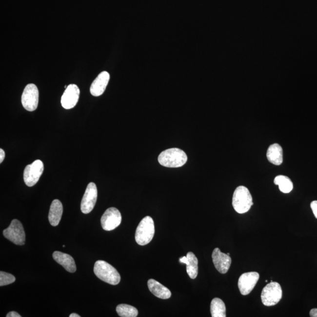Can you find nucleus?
Instances as JSON below:
<instances>
[{
	"label": "nucleus",
	"mask_w": 317,
	"mask_h": 317,
	"mask_svg": "<svg viewBox=\"0 0 317 317\" xmlns=\"http://www.w3.org/2000/svg\"><path fill=\"white\" fill-rule=\"evenodd\" d=\"M310 316L311 317H317V308H313L310 311Z\"/></svg>",
	"instance_id": "bb28decb"
},
{
	"label": "nucleus",
	"mask_w": 317,
	"mask_h": 317,
	"mask_svg": "<svg viewBox=\"0 0 317 317\" xmlns=\"http://www.w3.org/2000/svg\"><path fill=\"white\" fill-rule=\"evenodd\" d=\"M70 317H80V316H79V314L73 313L71 314Z\"/></svg>",
	"instance_id": "c85d7f7f"
},
{
	"label": "nucleus",
	"mask_w": 317,
	"mask_h": 317,
	"mask_svg": "<svg viewBox=\"0 0 317 317\" xmlns=\"http://www.w3.org/2000/svg\"><path fill=\"white\" fill-rule=\"evenodd\" d=\"M3 235L14 244L22 246L25 243V233L21 222L14 219L7 229L3 231Z\"/></svg>",
	"instance_id": "423d86ee"
},
{
	"label": "nucleus",
	"mask_w": 317,
	"mask_h": 317,
	"mask_svg": "<svg viewBox=\"0 0 317 317\" xmlns=\"http://www.w3.org/2000/svg\"><path fill=\"white\" fill-rule=\"evenodd\" d=\"M53 258L55 261L61 265L67 272L70 273L76 272V264L75 263L74 259L71 256L56 251L53 253Z\"/></svg>",
	"instance_id": "2eb2a0df"
},
{
	"label": "nucleus",
	"mask_w": 317,
	"mask_h": 317,
	"mask_svg": "<svg viewBox=\"0 0 317 317\" xmlns=\"http://www.w3.org/2000/svg\"><path fill=\"white\" fill-rule=\"evenodd\" d=\"M232 204L236 212L240 214L249 211L253 204V198L246 187L240 186L236 188L233 196Z\"/></svg>",
	"instance_id": "7ed1b4c3"
},
{
	"label": "nucleus",
	"mask_w": 317,
	"mask_h": 317,
	"mask_svg": "<svg viewBox=\"0 0 317 317\" xmlns=\"http://www.w3.org/2000/svg\"><path fill=\"white\" fill-rule=\"evenodd\" d=\"M63 213L62 204L59 200L53 201L49 212L48 219L51 226L59 225Z\"/></svg>",
	"instance_id": "f3484780"
},
{
	"label": "nucleus",
	"mask_w": 317,
	"mask_h": 317,
	"mask_svg": "<svg viewBox=\"0 0 317 317\" xmlns=\"http://www.w3.org/2000/svg\"><path fill=\"white\" fill-rule=\"evenodd\" d=\"M122 221V216L119 210L111 207L106 210L100 219L101 225L106 231H111L119 226Z\"/></svg>",
	"instance_id": "1a4fd4ad"
},
{
	"label": "nucleus",
	"mask_w": 317,
	"mask_h": 317,
	"mask_svg": "<svg viewBox=\"0 0 317 317\" xmlns=\"http://www.w3.org/2000/svg\"><path fill=\"white\" fill-rule=\"evenodd\" d=\"M98 190L96 184L93 182L89 183L86 187L80 204V209L83 213L88 214L92 212L96 204Z\"/></svg>",
	"instance_id": "9d476101"
},
{
	"label": "nucleus",
	"mask_w": 317,
	"mask_h": 317,
	"mask_svg": "<svg viewBox=\"0 0 317 317\" xmlns=\"http://www.w3.org/2000/svg\"><path fill=\"white\" fill-rule=\"evenodd\" d=\"M148 285L151 292L157 297L163 299L171 297L172 295L171 291L155 279H149Z\"/></svg>",
	"instance_id": "dca6fc26"
},
{
	"label": "nucleus",
	"mask_w": 317,
	"mask_h": 317,
	"mask_svg": "<svg viewBox=\"0 0 317 317\" xmlns=\"http://www.w3.org/2000/svg\"><path fill=\"white\" fill-rule=\"evenodd\" d=\"M179 261L181 263L186 264L187 262H188V259H187L186 256H184V257L180 258Z\"/></svg>",
	"instance_id": "cd10ccee"
},
{
	"label": "nucleus",
	"mask_w": 317,
	"mask_h": 317,
	"mask_svg": "<svg viewBox=\"0 0 317 317\" xmlns=\"http://www.w3.org/2000/svg\"><path fill=\"white\" fill-rule=\"evenodd\" d=\"M274 183L279 186V190L284 194H289L293 189L292 181L286 176H277L275 178Z\"/></svg>",
	"instance_id": "412c9836"
},
{
	"label": "nucleus",
	"mask_w": 317,
	"mask_h": 317,
	"mask_svg": "<svg viewBox=\"0 0 317 317\" xmlns=\"http://www.w3.org/2000/svg\"><path fill=\"white\" fill-rule=\"evenodd\" d=\"M186 257L188 262L186 264V271L189 276L192 279L197 277L198 275V260L192 252L187 254Z\"/></svg>",
	"instance_id": "6ab92c4d"
},
{
	"label": "nucleus",
	"mask_w": 317,
	"mask_h": 317,
	"mask_svg": "<svg viewBox=\"0 0 317 317\" xmlns=\"http://www.w3.org/2000/svg\"><path fill=\"white\" fill-rule=\"evenodd\" d=\"M260 275L257 272L243 274L238 279V286L242 295L246 296L252 292L258 283Z\"/></svg>",
	"instance_id": "9b49d317"
},
{
	"label": "nucleus",
	"mask_w": 317,
	"mask_h": 317,
	"mask_svg": "<svg viewBox=\"0 0 317 317\" xmlns=\"http://www.w3.org/2000/svg\"><path fill=\"white\" fill-rule=\"evenodd\" d=\"M44 168V164L40 160H36L26 166L24 171V180L26 185L28 187L35 185L41 177Z\"/></svg>",
	"instance_id": "6e6552de"
},
{
	"label": "nucleus",
	"mask_w": 317,
	"mask_h": 317,
	"mask_svg": "<svg viewBox=\"0 0 317 317\" xmlns=\"http://www.w3.org/2000/svg\"><path fill=\"white\" fill-rule=\"evenodd\" d=\"M16 281V277L11 274L4 272H0V286L9 285Z\"/></svg>",
	"instance_id": "5701e85b"
},
{
	"label": "nucleus",
	"mask_w": 317,
	"mask_h": 317,
	"mask_svg": "<svg viewBox=\"0 0 317 317\" xmlns=\"http://www.w3.org/2000/svg\"><path fill=\"white\" fill-rule=\"evenodd\" d=\"M282 289L280 284L271 281L262 291V302L266 306H273L278 304L282 298Z\"/></svg>",
	"instance_id": "39448f33"
},
{
	"label": "nucleus",
	"mask_w": 317,
	"mask_h": 317,
	"mask_svg": "<svg viewBox=\"0 0 317 317\" xmlns=\"http://www.w3.org/2000/svg\"><path fill=\"white\" fill-rule=\"evenodd\" d=\"M117 312L121 317H136L138 315V311L136 308L125 304L118 305Z\"/></svg>",
	"instance_id": "4be33fe9"
},
{
	"label": "nucleus",
	"mask_w": 317,
	"mask_h": 317,
	"mask_svg": "<svg viewBox=\"0 0 317 317\" xmlns=\"http://www.w3.org/2000/svg\"><path fill=\"white\" fill-rule=\"evenodd\" d=\"M212 259L216 269L219 273L226 274L231 266L232 259L227 254L222 253L218 248H216L212 253Z\"/></svg>",
	"instance_id": "ddd939ff"
},
{
	"label": "nucleus",
	"mask_w": 317,
	"mask_h": 317,
	"mask_svg": "<svg viewBox=\"0 0 317 317\" xmlns=\"http://www.w3.org/2000/svg\"><path fill=\"white\" fill-rule=\"evenodd\" d=\"M155 224L154 220L150 216H146L140 222L135 233V240L140 246H145L154 238Z\"/></svg>",
	"instance_id": "20e7f679"
},
{
	"label": "nucleus",
	"mask_w": 317,
	"mask_h": 317,
	"mask_svg": "<svg viewBox=\"0 0 317 317\" xmlns=\"http://www.w3.org/2000/svg\"><path fill=\"white\" fill-rule=\"evenodd\" d=\"M5 152L3 149H0V163L3 162L5 158Z\"/></svg>",
	"instance_id": "a878e982"
},
{
	"label": "nucleus",
	"mask_w": 317,
	"mask_h": 317,
	"mask_svg": "<svg viewBox=\"0 0 317 317\" xmlns=\"http://www.w3.org/2000/svg\"><path fill=\"white\" fill-rule=\"evenodd\" d=\"M7 317H21V315H20L19 313L15 312V311H11V312L8 313Z\"/></svg>",
	"instance_id": "393cba45"
},
{
	"label": "nucleus",
	"mask_w": 317,
	"mask_h": 317,
	"mask_svg": "<svg viewBox=\"0 0 317 317\" xmlns=\"http://www.w3.org/2000/svg\"><path fill=\"white\" fill-rule=\"evenodd\" d=\"M110 79V76L108 72L103 71L100 73L92 82L90 88L92 95L94 97H99L105 92Z\"/></svg>",
	"instance_id": "4468645a"
},
{
	"label": "nucleus",
	"mask_w": 317,
	"mask_h": 317,
	"mask_svg": "<svg viewBox=\"0 0 317 317\" xmlns=\"http://www.w3.org/2000/svg\"><path fill=\"white\" fill-rule=\"evenodd\" d=\"M94 272L97 277L109 284L117 285L120 281V276L117 269L105 261H96Z\"/></svg>",
	"instance_id": "f03ea898"
},
{
	"label": "nucleus",
	"mask_w": 317,
	"mask_h": 317,
	"mask_svg": "<svg viewBox=\"0 0 317 317\" xmlns=\"http://www.w3.org/2000/svg\"><path fill=\"white\" fill-rule=\"evenodd\" d=\"M39 101V91L37 86L30 83L25 86L21 97V102L26 110L34 111L38 107Z\"/></svg>",
	"instance_id": "0eeeda50"
},
{
	"label": "nucleus",
	"mask_w": 317,
	"mask_h": 317,
	"mask_svg": "<svg viewBox=\"0 0 317 317\" xmlns=\"http://www.w3.org/2000/svg\"><path fill=\"white\" fill-rule=\"evenodd\" d=\"M79 89L77 85L75 84L68 85L61 98L62 107L66 109L73 108L79 101Z\"/></svg>",
	"instance_id": "f8f14e48"
},
{
	"label": "nucleus",
	"mask_w": 317,
	"mask_h": 317,
	"mask_svg": "<svg viewBox=\"0 0 317 317\" xmlns=\"http://www.w3.org/2000/svg\"><path fill=\"white\" fill-rule=\"evenodd\" d=\"M158 161L161 165L167 168H179L185 165L187 156L181 149L171 148L161 153L158 156Z\"/></svg>",
	"instance_id": "f257e3e1"
},
{
	"label": "nucleus",
	"mask_w": 317,
	"mask_h": 317,
	"mask_svg": "<svg viewBox=\"0 0 317 317\" xmlns=\"http://www.w3.org/2000/svg\"><path fill=\"white\" fill-rule=\"evenodd\" d=\"M311 208L313 210L314 216L317 218V200L313 201L311 202Z\"/></svg>",
	"instance_id": "b1692460"
},
{
	"label": "nucleus",
	"mask_w": 317,
	"mask_h": 317,
	"mask_svg": "<svg viewBox=\"0 0 317 317\" xmlns=\"http://www.w3.org/2000/svg\"><path fill=\"white\" fill-rule=\"evenodd\" d=\"M283 153L281 146L278 143L273 144L267 149V158L270 163L275 165H280L283 160Z\"/></svg>",
	"instance_id": "a211bd4d"
},
{
	"label": "nucleus",
	"mask_w": 317,
	"mask_h": 317,
	"mask_svg": "<svg viewBox=\"0 0 317 317\" xmlns=\"http://www.w3.org/2000/svg\"><path fill=\"white\" fill-rule=\"evenodd\" d=\"M210 312L213 317H226V306L221 299H213L210 305Z\"/></svg>",
	"instance_id": "aec40b11"
}]
</instances>
